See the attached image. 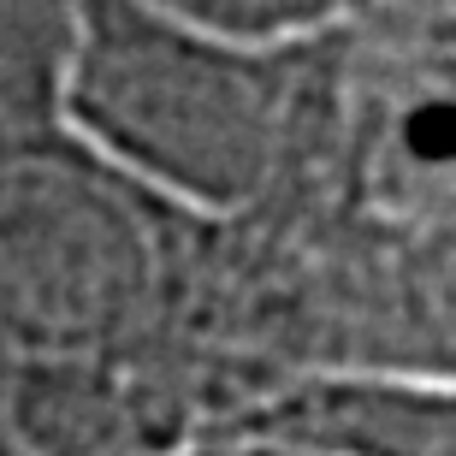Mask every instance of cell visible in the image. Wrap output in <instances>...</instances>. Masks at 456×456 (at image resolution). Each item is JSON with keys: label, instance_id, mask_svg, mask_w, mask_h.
<instances>
[{"label": "cell", "instance_id": "9c48e42d", "mask_svg": "<svg viewBox=\"0 0 456 456\" xmlns=\"http://www.w3.org/2000/svg\"><path fill=\"white\" fill-rule=\"evenodd\" d=\"M0 456H36V444L18 433V421L6 415V403H0Z\"/></svg>", "mask_w": 456, "mask_h": 456}, {"label": "cell", "instance_id": "6da1fadb", "mask_svg": "<svg viewBox=\"0 0 456 456\" xmlns=\"http://www.w3.org/2000/svg\"><path fill=\"white\" fill-rule=\"evenodd\" d=\"M196 249V214L89 154L42 89H0V379L102 386L149 456L208 444L178 373Z\"/></svg>", "mask_w": 456, "mask_h": 456}, {"label": "cell", "instance_id": "7a4b0ae2", "mask_svg": "<svg viewBox=\"0 0 456 456\" xmlns=\"http://www.w3.org/2000/svg\"><path fill=\"white\" fill-rule=\"evenodd\" d=\"M308 42L255 48L136 0H66L53 118L196 220H237L285 172Z\"/></svg>", "mask_w": 456, "mask_h": 456}, {"label": "cell", "instance_id": "3957f363", "mask_svg": "<svg viewBox=\"0 0 456 456\" xmlns=\"http://www.w3.org/2000/svg\"><path fill=\"white\" fill-rule=\"evenodd\" d=\"M232 439H279L326 456H456V391L308 379L261 403Z\"/></svg>", "mask_w": 456, "mask_h": 456}, {"label": "cell", "instance_id": "ba28073f", "mask_svg": "<svg viewBox=\"0 0 456 456\" xmlns=\"http://www.w3.org/2000/svg\"><path fill=\"white\" fill-rule=\"evenodd\" d=\"M0 89H53L48 77H36V71H24L12 60V48H6V36H0Z\"/></svg>", "mask_w": 456, "mask_h": 456}, {"label": "cell", "instance_id": "52a82bcc", "mask_svg": "<svg viewBox=\"0 0 456 456\" xmlns=\"http://www.w3.org/2000/svg\"><path fill=\"white\" fill-rule=\"evenodd\" d=\"M178 456H326V451H303V444H279V439H208Z\"/></svg>", "mask_w": 456, "mask_h": 456}, {"label": "cell", "instance_id": "277c9868", "mask_svg": "<svg viewBox=\"0 0 456 456\" xmlns=\"http://www.w3.org/2000/svg\"><path fill=\"white\" fill-rule=\"evenodd\" d=\"M160 18L196 24V30L255 42V48H290V42H314L326 30H344L368 12L373 0H136Z\"/></svg>", "mask_w": 456, "mask_h": 456}, {"label": "cell", "instance_id": "5b68a950", "mask_svg": "<svg viewBox=\"0 0 456 456\" xmlns=\"http://www.w3.org/2000/svg\"><path fill=\"white\" fill-rule=\"evenodd\" d=\"M0 36L18 66L53 84V60L66 42V0H0Z\"/></svg>", "mask_w": 456, "mask_h": 456}, {"label": "cell", "instance_id": "8992f818", "mask_svg": "<svg viewBox=\"0 0 456 456\" xmlns=\"http://www.w3.org/2000/svg\"><path fill=\"white\" fill-rule=\"evenodd\" d=\"M368 12L409 36H421L427 48H439L456 66V0H373Z\"/></svg>", "mask_w": 456, "mask_h": 456}]
</instances>
